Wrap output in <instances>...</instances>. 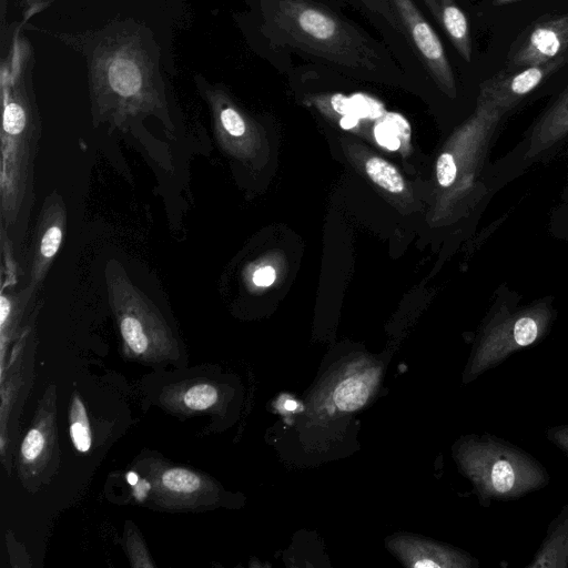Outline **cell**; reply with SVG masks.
<instances>
[{
	"mask_svg": "<svg viewBox=\"0 0 568 568\" xmlns=\"http://www.w3.org/2000/svg\"><path fill=\"white\" fill-rule=\"evenodd\" d=\"M2 64V131H1V209L9 224L16 219L24 199L31 159V146L36 136V120L28 100L20 64Z\"/></svg>",
	"mask_w": 568,
	"mask_h": 568,
	"instance_id": "cell-5",
	"label": "cell"
},
{
	"mask_svg": "<svg viewBox=\"0 0 568 568\" xmlns=\"http://www.w3.org/2000/svg\"><path fill=\"white\" fill-rule=\"evenodd\" d=\"M557 316L552 295L521 304V295L501 283L495 290L493 303L479 327L464 372V383L499 366L513 354L541 343Z\"/></svg>",
	"mask_w": 568,
	"mask_h": 568,
	"instance_id": "cell-3",
	"label": "cell"
},
{
	"mask_svg": "<svg viewBox=\"0 0 568 568\" xmlns=\"http://www.w3.org/2000/svg\"><path fill=\"white\" fill-rule=\"evenodd\" d=\"M528 168L547 163L568 146V85L544 109L524 133Z\"/></svg>",
	"mask_w": 568,
	"mask_h": 568,
	"instance_id": "cell-9",
	"label": "cell"
},
{
	"mask_svg": "<svg viewBox=\"0 0 568 568\" xmlns=\"http://www.w3.org/2000/svg\"><path fill=\"white\" fill-rule=\"evenodd\" d=\"M284 407L287 410H294L297 407V403L295 400H293V399H288V400L285 402Z\"/></svg>",
	"mask_w": 568,
	"mask_h": 568,
	"instance_id": "cell-28",
	"label": "cell"
},
{
	"mask_svg": "<svg viewBox=\"0 0 568 568\" xmlns=\"http://www.w3.org/2000/svg\"><path fill=\"white\" fill-rule=\"evenodd\" d=\"M91 94L98 118L118 128L138 115H155L173 131L161 78L135 34L103 39L90 59Z\"/></svg>",
	"mask_w": 568,
	"mask_h": 568,
	"instance_id": "cell-2",
	"label": "cell"
},
{
	"mask_svg": "<svg viewBox=\"0 0 568 568\" xmlns=\"http://www.w3.org/2000/svg\"><path fill=\"white\" fill-rule=\"evenodd\" d=\"M358 118L353 114L342 115L339 124L343 129L348 130L357 124Z\"/></svg>",
	"mask_w": 568,
	"mask_h": 568,
	"instance_id": "cell-25",
	"label": "cell"
},
{
	"mask_svg": "<svg viewBox=\"0 0 568 568\" xmlns=\"http://www.w3.org/2000/svg\"><path fill=\"white\" fill-rule=\"evenodd\" d=\"M70 435L74 447L79 452H87L91 447V432L87 412L82 402L75 397L70 410Z\"/></svg>",
	"mask_w": 568,
	"mask_h": 568,
	"instance_id": "cell-16",
	"label": "cell"
},
{
	"mask_svg": "<svg viewBox=\"0 0 568 568\" xmlns=\"http://www.w3.org/2000/svg\"><path fill=\"white\" fill-rule=\"evenodd\" d=\"M560 201H568V162L565 183L560 192Z\"/></svg>",
	"mask_w": 568,
	"mask_h": 568,
	"instance_id": "cell-26",
	"label": "cell"
},
{
	"mask_svg": "<svg viewBox=\"0 0 568 568\" xmlns=\"http://www.w3.org/2000/svg\"><path fill=\"white\" fill-rule=\"evenodd\" d=\"M366 172L376 184L392 193H399L405 187L398 171L381 158L369 159L366 163Z\"/></svg>",
	"mask_w": 568,
	"mask_h": 568,
	"instance_id": "cell-15",
	"label": "cell"
},
{
	"mask_svg": "<svg viewBox=\"0 0 568 568\" xmlns=\"http://www.w3.org/2000/svg\"><path fill=\"white\" fill-rule=\"evenodd\" d=\"M526 568L568 567V503L549 521L545 537Z\"/></svg>",
	"mask_w": 568,
	"mask_h": 568,
	"instance_id": "cell-11",
	"label": "cell"
},
{
	"mask_svg": "<svg viewBox=\"0 0 568 568\" xmlns=\"http://www.w3.org/2000/svg\"><path fill=\"white\" fill-rule=\"evenodd\" d=\"M374 134L382 146L394 151L400 146L402 140H408L410 128L402 115L387 112L376 123Z\"/></svg>",
	"mask_w": 568,
	"mask_h": 568,
	"instance_id": "cell-14",
	"label": "cell"
},
{
	"mask_svg": "<svg viewBox=\"0 0 568 568\" xmlns=\"http://www.w3.org/2000/svg\"><path fill=\"white\" fill-rule=\"evenodd\" d=\"M375 377L371 373L344 379L334 390L333 402L341 410L361 407L369 396Z\"/></svg>",
	"mask_w": 568,
	"mask_h": 568,
	"instance_id": "cell-13",
	"label": "cell"
},
{
	"mask_svg": "<svg viewBox=\"0 0 568 568\" xmlns=\"http://www.w3.org/2000/svg\"><path fill=\"white\" fill-rule=\"evenodd\" d=\"M44 445V438L39 429L32 428L28 432L21 446V453L26 460L36 459Z\"/></svg>",
	"mask_w": 568,
	"mask_h": 568,
	"instance_id": "cell-22",
	"label": "cell"
},
{
	"mask_svg": "<svg viewBox=\"0 0 568 568\" xmlns=\"http://www.w3.org/2000/svg\"><path fill=\"white\" fill-rule=\"evenodd\" d=\"M450 42L466 61L471 60V39L467 18L455 0H423Z\"/></svg>",
	"mask_w": 568,
	"mask_h": 568,
	"instance_id": "cell-12",
	"label": "cell"
},
{
	"mask_svg": "<svg viewBox=\"0 0 568 568\" xmlns=\"http://www.w3.org/2000/svg\"><path fill=\"white\" fill-rule=\"evenodd\" d=\"M1 2V20H2V23L4 21V18H6V11H7V4H8V0H0Z\"/></svg>",
	"mask_w": 568,
	"mask_h": 568,
	"instance_id": "cell-29",
	"label": "cell"
},
{
	"mask_svg": "<svg viewBox=\"0 0 568 568\" xmlns=\"http://www.w3.org/2000/svg\"><path fill=\"white\" fill-rule=\"evenodd\" d=\"M44 209V207H43ZM65 210L60 199L51 200L40 216L34 254L30 272L32 290L43 281L57 255L64 234Z\"/></svg>",
	"mask_w": 568,
	"mask_h": 568,
	"instance_id": "cell-10",
	"label": "cell"
},
{
	"mask_svg": "<svg viewBox=\"0 0 568 568\" xmlns=\"http://www.w3.org/2000/svg\"><path fill=\"white\" fill-rule=\"evenodd\" d=\"M263 27L276 42L356 75L397 71L377 44L347 20L312 0H262Z\"/></svg>",
	"mask_w": 568,
	"mask_h": 568,
	"instance_id": "cell-1",
	"label": "cell"
},
{
	"mask_svg": "<svg viewBox=\"0 0 568 568\" xmlns=\"http://www.w3.org/2000/svg\"><path fill=\"white\" fill-rule=\"evenodd\" d=\"M518 1H521V0H493V4L494 6H504V4H509V3H514V2H518Z\"/></svg>",
	"mask_w": 568,
	"mask_h": 568,
	"instance_id": "cell-30",
	"label": "cell"
},
{
	"mask_svg": "<svg viewBox=\"0 0 568 568\" xmlns=\"http://www.w3.org/2000/svg\"><path fill=\"white\" fill-rule=\"evenodd\" d=\"M354 115L359 118H381L385 114L383 105L373 98L365 94H354L351 97Z\"/></svg>",
	"mask_w": 568,
	"mask_h": 568,
	"instance_id": "cell-20",
	"label": "cell"
},
{
	"mask_svg": "<svg viewBox=\"0 0 568 568\" xmlns=\"http://www.w3.org/2000/svg\"><path fill=\"white\" fill-rule=\"evenodd\" d=\"M567 51L568 13L540 17L527 26L511 43L506 69L542 64Z\"/></svg>",
	"mask_w": 568,
	"mask_h": 568,
	"instance_id": "cell-7",
	"label": "cell"
},
{
	"mask_svg": "<svg viewBox=\"0 0 568 568\" xmlns=\"http://www.w3.org/2000/svg\"><path fill=\"white\" fill-rule=\"evenodd\" d=\"M549 233L552 237L568 242V201H560L549 216Z\"/></svg>",
	"mask_w": 568,
	"mask_h": 568,
	"instance_id": "cell-19",
	"label": "cell"
},
{
	"mask_svg": "<svg viewBox=\"0 0 568 568\" xmlns=\"http://www.w3.org/2000/svg\"><path fill=\"white\" fill-rule=\"evenodd\" d=\"M163 486L174 493H193L200 485V478L194 473L183 468L168 469L162 475Z\"/></svg>",
	"mask_w": 568,
	"mask_h": 568,
	"instance_id": "cell-17",
	"label": "cell"
},
{
	"mask_svg": "<svg viewBox=\"0 0 568 568\" xmlns=\"http://www.w3.org/2000/svg\"><path fill=\"white\" fill-rule=\"evenodd\" d=\"M128 483L130 485H135L138 483V475L133 471H130L126 476Z\"/></svg>",
	"mask_w": 568,
	"mask_h": 568,
	"instance_id": "cell-27",
	"label": "cell"
},
{
	"mask_svg": "<svg viewBox=\"0 0 568 568\" xmlns=\"http://www.w3.org/2000/svg\"><path fill=\"white\" fill-rule=\"evenodd\" d=\"M388 2L430 75L447 94L454 97L456 94L454 72L432 26L413 0H388Z\"/></svg>",
	"mask_w": 568,
	"mask_h": 568,
	"instance_id": "cell-8",
	"label": "cell"
},
{
	"mask_svg": "<svg viewBox=\"0 0 568 568\" xmlns=\"http://www.w3.org/2000/svg\"><path fill=\"white\" fill-rule=\"evenodd\" d=\"M457 172L456 161L452 153L445 152L439 155L436 164L437 181L443 187H450Z\"/></svg>",
	"mask_w": 568,
	"mask_h": 568,
	"instance_id": "cell-21",
	"label": "cell"
},
{
	"mask_svg": "<svg viewBox=\"0 0 568 568\" xmlns=\"http://www.w3.org/2000/svg\"><path fill=\"white\" fill-rule=\"evenodd\" d=\"M454 458L484 507L493 501L517 500L550 483L547 468L536 457L494 434L460 438Z\"/></svg>",
	"mask_w": 568,
	"mask_h": 568,
	"instance_id": "cell-4",
	"label": "cell"
},
{
	"mask_svg": "<svg viewBox=\"0 0 568 568\" xmlns=\"http://www.w3.org/2000/svg\"><path fill=\"white\" fill-rule=\"evenodd\" d=\"M217 400L216 389L209 384H199L187 389L184 395L185 405L194 410H203Z\"/></svg>",
	"mask_w": 568,
	"mask_h": 568,
	"instance_id": "cell-18",
	"label": "cell"
},
{
	"mask_svg": "<svg viewBox=\"0 0 568 568\" xmlns=\"http://www.w3.org/2000/svg\"><path fill=\"white\" fill-rule=\"evenodd\" d=\"M568 63V51L538 65L500 71L479 85L477 101L486 103L508 116L548 78Z\"/></svg>",
	"mask_w": 568,
	"mask_h": 568,
	"instance_id": "cell-6",
	"label": "cell"
},
{
	"mask_svg": "<svg viewBox=\"0 0 568 568\" xmlns=\"http://www.w3.org/2000/svg\"><path fill=\"white\" fill-rule=\"evenodd\" d=\"M275 280V271L271 266L258 268L253 275V282L257 286H270Z\"/></svg>",
	"mask_w": 568,
	"mask_h": 568,
	"instance_id": "cell-24",
	"label": "cell"
},
{
	"mask_svg": "<svg viewBox=\"0 0 568 568\" xmlns=\"http://www.w3.org/2000/svg\"><path fill=\"white\" fill-rule=\"evenodd\" d=\"M545 437L550 444L557 447L568 460V424L547 427Z\"/></svg>",
	"mask_w": 568,
	"mask_h": 568,
	"instance_id": "cell-23",
	"label": "cell"
}]
</instances>
